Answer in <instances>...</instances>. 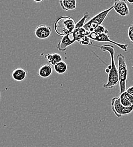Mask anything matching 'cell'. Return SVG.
Listing matches in <instances>:
<instances>
[{
	"label": "cell",
	"instance_id": "6da1fadb",
	"mask_svg": "<svg viewBox=\"0 0 133 147\" xmlns=\"http://www.w3.org/2000/svg\"><path fill=\"white\" fill-rule=\"evenodd\" d=\"M100 49L102 52H108L109 53L111 58V64L108 66V68L110 71L108 74V82L103 85V87L105 89L112 90L119 83V76L118 67H117L114 60V48L113 45L109 44L104 45L100 47Z\"/></svg>",
	"mask_w": 133,
	"mask_h": 147
},
{
	"label": "cell",
	"instance_id": "7a4b0ae2",
	"mask_svg": "<svg viewBox=\"0 0 133 147\" xmlns=\"http://www.w3.org/2000/svg\"><path fill=\"white\" fill-rule=\"evenodd\" d=\"M76 23L70 17L63 16L57 19L55 23V30L57 35L61 36L71 34L74 30Z\"/></svg>",
	"mask_w": 133,
	"mask_h": 147
},
{
	"label": "cell",
	"instance_id": "3957f363",
	"mask_svg": "<svg viewBox=\"0 0 133 147\" xmlns=\"http://www.w3.org/2000/svg\"><path fill=\"white\" fill-rule=\"evenodd\" d=\"M118 60V71L119 76V83L120 86V94L126 92V82L128 79V69L126 63L125 57L122 54L117 57Z\"/></svg>",
	"mask_w": 133,
	"mask_h": 147
},
{
	"label": "cell",
	"instance_id": "277c9868",
	"mask_svg": "<svg viewBox=\"0 0 133 147\" xmlns=\"http://www.w3.org/2000/svg\"><path fill=\"white\" fill-rule=\"evenodd\" d=\"M113 9L114 6H112L108 9L105 10L99 13L98 14L95 15V16L89 19L87 23H85L83 28L89 33L93 32L97 26L102 25L101 24L106 18L109 13Z\"/></svg>",
	"mask_w": 133,
	"mask_h": 147
},
{
	"label": "cell",
	"instance_id": "5b68a950",
	"mask_svg": "<svg viewBox=\"0 0 133 147\" xmlns=\"http://www.w3.org/2000/svg\"><path fill=\"white\" fill-rule=\"evenodd\" d=\"M111 105L112 111L118 118H120L123 115L129 114L133 111V107L131 108H126L123 107L121 103L119 97H115L112 98Z\"/></svg>",
	"mask_w": 133,
	"mask_h": 147
},
{
	"label": "cell",
	"instance_id": "8992f818",
	"mask_svg": "<svg viewBox=\"0 0 133 147\" xmlns=\"http://www.w3.org/2000/svg\"><path fill=\"white\" fill-rule=\"evenodd\" d=\"M88 37H89L91 40H93L96 41L110 42L112 44H113L114 45H117V47L120 48L122 50L124 51L125 52H128V44H121V43L115 42L114 41L110 40L108 34H106L105 33L102 34H97L95 32H92L89 34V35L88 36Z\"/></svg>",
	"mask_w": 133,
	"mask_h": 147
},
{
	"label": "cell",
	"instance_id": "52a82bcc",
	"mask_svg": "<svg viewBox=\"0 0 133 147\" xmlns=\"http://www.w3.org/2000/svg\"><path fill=\"white\" fill-rule=\"evenodd\" d=\"M113 6L115 12L121 16H127L130 13L129 7L125 1H115Z\"/></svg>",
	"mask_w": 133,
	"mask_h": 147
},
{
	"label": "cell",
	"instance_id": "ba28073f",
	"mask_svg": "<svg viewBox=\"0 0 133 147\" xmlns=\"http://www.w3.org/2000/svg\"><path fill=\"white\" fill-rule=\"evenodd\" d=\"M52 30L50 27L42 24L38 26L35 30V35L39 39H46L50 36Z\"/></svg>",
	"mask_w": 133,
	"mask_h": 147
},
{
	"label": "cell",
	"instance_id": "9c48e42d",
	"mask_svg": "<svg viewBox=\"0 0 133 147\" xmlns=\"http://www.w3.org/2000/svg\"><path fill=\"white\" fill-rule=\"evenodd\" d=\"M27 71L22 68H17L12 72V78L17 82H22L26 77Z\"/></svg>",
	"mask_w": 133,
	"mask_h": 147
},
{
	"label": "cell",
	"instance_id": "30bf717a",
	"mask_svg": "<svg viewBox=\"0 0 133 147\" xmlns=\"http://www.w3.org/2000/svg\"><path fill=\"white\" fill-rule=\"evenodd\" d=\"M61 8L65 11L73 10L76 7L75 0H60L59 1Z\"/></svg>",
	"mask_w": 133,
	"mask_h": 147
},
{
	"label": "cell",
	"instance_id": "8fae6325",
	"mask_svg": "<svg viewBox=\"0 0 133 147\" xmlns=\"http://www.w3.org/2000/svg\"><path fill=\"white\" fill-rule=\"evenodd\" d=\"M45 58L51 65L55 66L58 63L62 61L61 56L57 53H50L45 55Z\"/></svg>",
	"mask_w": 133,
	"mask_h": 147
},
{
	"label": "cell",
	"instance_id": "7c38bea8",
	"mask_svg": "<svg viewBox=\"0 0 133 147\" xmlns=\"http://www.w3.org/2000/svg\"><path fill=\"white\" fill-rule=\"evenodd\" d=\"M53 73V68L50 65H44L40 67L39 70V75L43 78L49 77Z\"/></svg>",
	"mask_w": 133,
	"mask_h": 147
},
{
	"label": "cell",
	"instance_id": "4fadbf2b",
	"mask_svg": "<svg viewBox=\"0 0 133 147\" xmlns=\"http://www.w3.org/2000/svg\"><path fill=\"white\" fill-rule=\"evenodd\" d=\"M67 63L63 61L58 63L55 66H54V70L59 74H63L65 73L67 70Z\"/></svg>",
	"mask_w": 133,
	"mask_h": 147
},
{
	"label": "cell",
	"instance_id": "5bb4252c",
	"mask_svg": "<svg viewBox=\"0 0 133 147\" xmlns=\"http://www.w3.org/2000/svg\"><path fill=\"white\" fill-rule=\"evenodd\" d=\"M119 97L120 98L121 103L123 107L126 108H131L133 107V104L122 94H120Z\"/></svg>",
	"mask_w": 133,
	"mask_h": 147
},
{
	"label": "cell",
	"instance_id": "9a60e30c",
	"mask_svg": "<svg viewBox=\"0 0 133 147\" xmlns=\"http://www.w3.org/2000/svg\"><path fill=\"white\" fill-rule=\"evenodd\" d=\"M93 32H95V34H104V33L106 34H108V30H106L104 26L100 25V26H97L95 28Z\"/></svg>",
	"mask_w": 133,
	"mask_h": 147
},
{
	"label": "cell",
	"instance_id": "2e32d148",
	"mask_svg": "<svg viewBox=\"0 0 133 147\" xmlns=\"http://www.w3.org/2000/svg\"><path fill=\"white\" fill-rule=\"evenodd\" d=\"M78 42L82 45H89L91 44V38L88 36L84 37L78 41Z\"/></svg>",
	"mask_w": 133,
	"mask_h": 147
},
{
	"label": "cell",
	"instance_id": "e0dca14e",
	"mask_svg": "<svg viewBox=\"0 0 133 147\" xmlns=\"http://www.w3.org/2000/svg\"><path fill=\"white\" fill-rule=\"evenodd\" d=\"M128 36H129V38L131 42L133 44V24H131L129 27Z\"/></svg>",
	"mask_w": 133,
	"mask_h": 147
},
{
	"label": "cell",
	"instance_id": "ac0fdd59",
	"mask_svg": "<svg viewBox=\"0 0 133 147\" xmlns=\"http://www.w3.org/2000/svg\"><path fill=\"white\" fill-rule=\"evenodd\" d=\"M126 92H128V93H129V94H130L131 95H132L133 96V86L129 87V88L126 90Z\"/></svg>",
	"mask_w": 133,
	"mask_h": 147
},
{
	"label": "cell",
	"instance_id": "d6986e66",
	"mask_svg": "<svg viewBox=\"0 0 133 147\" xmlns=\"http://www.w3.org/2000/svg\"><path fill=\"white\" fill-rule=\"evenodd\" d=\"M109 71H110V70H109V69H108V68H107V69H106V70H105V72L106 73L109 74Z\"/></svg>",
	"mask_w": 133,
	"mask_h": 147
},
{
	"label": "cell",
	"instance_id": "ffe728a7",
	"mask_svg": "<svg viewBox=\"0 0 133 147\" xmlns=\"http://www.w3.org/2000/svg\"><path fill=\"white\" fill-rule=\"evenodd\" d=\"M129 3H132V4H133V1H130V0H128V1Z\"/></svg>",
	"mask_w": 133,
	"mask_h": 147
},
{
	"label": "cell",
	"instance_id": "44dd1931",
	"mask_svg": "<svg viewBox=\"0 0 133 147\" xmlns=\"http://www.w3.org/2000/svg\"><path fill=\"white\" fill-rule=\"evenodd\" d=\"M42 1H35V2H42Z\"/></svg>",
	"mask_w": 133,
	"mask_h": 147
},
{
	"label": "cell",
	"instance_id": "7402d4cb",
	"mask_svg": "<svg viewBox=\"0 0 133 147\" xmlns=\"http://www.w3.org/2000/svg\"><path fill=\"white\" fill-rule=\"evenodd\" d=\"M0 96H1V95H0Z\"/></svg>",
	"mask_w": 133,
	"mask_h": 147
}]
</instances>
